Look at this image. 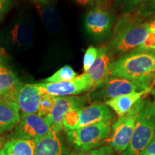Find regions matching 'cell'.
Wrapping results in <instances>:
<instances>
[{"mask_svg":"<svg viewBox=\"0 0 155 155\" xmlns=\"http://www.w3.org/2000/svg\"><path fill=\"white\" fill-rule=\"evenodd\" d=\"M110 75L134 81L144 88H150L149 83L155 76V51L134 50L122 56L112 62Z\"/></svg>","mask_w":155,"mask_h":155,"instance_id":"6da1fadb","label":"cell"},{"mask_svg":"<svg viewBox=\"0 0 155 155\" xmlns=\"http://www.w3.org/2000/svg\"><path fill=\"white\" fill-rule=\"evenodd\" d=\"M149 32L148 22H137L127 14L114 28L110 49L119 54L137 50L146 40Z\"/></svg>","mask_w":155,"mask_h":155,"instance_id":"7a4b0ae2","label":"cell"},{"mask_svg":"<svg viewBox=\"0 0 155 155\" xmlns=\"http://www.w3.org/2000/svg\"><path fill=\"white\" fill-rule=\"evenodd\" d=\"M111 121H102L66 131L68 141L75 150L86 152L100 146L111 132Z\"/></svg>","mask_w":155,"mask_h":155,"instance_id":"3957f363","label":"cell"},{"mask_svg":"<svg viewBox=\"0 0 155 155\" xmlns=\"http://www.w3.org/2000/svg\"><path fill=\"white\" fill-rule=\"evenodd\" d=\"M155 139V113L150 102H147L139 113L130 144L122 155H141Z\"/></svg>","mask_w":155,"mask_h":155,"instance_id":"277c9868","label":"cell"},{"mask_svg":"<svg viewBox=\"0 0 155 155\" xmlns=\"http://www.w3.org/2000/svg\"><path fill=\"white\" fill-rule=\"evenodd\" d=\"M146 103L144 98H141L129 113L112 126L111 137L106 141L110 143V147L116 152L123 153L129 147L137 118Z\"/></svg>","mask_w":155,"mask_h":155,"instance_id":"5b68a950","label":"cell"},{"mask_svg":"<svg viewBox=\"0 0 155 155\" xmlns=\"http://www.w3.org/2000/svg\"><path fill=\"white\" fill-rule=\"evenodd\" d=\"M112 119L111 108L105 104H94L69 112L64 118L63 128L67 131Z\"/></svg>","mask_w":155,"mask_h":155,"instance_id":"8992f818","label":"cell"},{"mask_svg":"<svg viewBox=\"0 0 155 155\" xmlns=\"http://www.w3.org/2000/svg\"><path fill=\"white\" fill-rule=\"evenodd\" d=\"M35 86L41 94H49L55 97H65L83 94L94 90L86 73L78 75L71 81L58 83H39Z\"/></svg>","mask_w":155,"mask_h":155,"instance_id":"52a82bcc","label":"cell"},{"mask_svg":"<svg viewBox=\"0 0 155 155\" xmlns=\"http://www.w3.org/2000/svg\"><path fill=\"white\" fill-rule=\"evenodd\" d=\"M88 101V96L56 97L53 107L49 115L46 117L53 131L58 134L63 130L65 116L73 110L84 107Z\"/></svg>","mask_w":155,"mask_h":155,"instance_id":"ba28073f","label":"cell"},{"mask_svg":"<svg viewBox=\"0 0 155 155\" xmlns=\"http://www.w3.org/2000/svg\"><path fill=\"white\" fill-rule=\"evenodd\" d=\"M53 131L46 117L38 114H31L21 117L20 121L15 128V138L31 139H40Z\"/></svg>","mask_w":155,"mask_h":155,"instance_id":"9c48e42d","label":"cell"},{"mask_svg":"<svg viewBox=\"0 0 155 155\" xmlns=\"http://www.w3.org/2000/svg\"><path fill=\"white\" fill-rule=\"evenodd\" d=\"M101 86V88L94 96L96 98L104 100L105 102L116 97L136 92L137 90L142 91L147 89L134 81L114 77L108 79Z\"/></svg>","mask_w":155,"mask_h":155,"instance_id":"30bf717a","label":"cell"},{"mask_svg":"<svg viewBox=\"0 0 155 155\" xmlns=\"http://www.w3.org/2000/svg\"><path fill=\"white\" fill-rule=\"evenodd\" d=\"M5 38L12 46L19 48H28L34 40V25L28 19L17 21L7 31Z\"/></svg>","mask_w":155,"mask_h":155,"instance_id":"8fae6325","label":"cell"},{"mask_svg":"<svg viewBox=\"0 0 155 155\" xmlns=\"http://www.w3.org/2000/svg\"><path fill=\"white\" fill-rule=\"evenodd\" d=\"M111 57L106 46L98 48V56L96 61L87 72L94 89L102 86L110 76Z\"/></svg>","mask_w":155,"mask_h":155,"instance_id":"7c38bea8","label":"cell"},{"mask_svg":"<svg viewBox=\"0 0 155 155\" xmlns=\"http://www.w3.org/2000/svg\"><path fill=\"white\" fill-rule=\"evenodd\" d=\"M42 94L35 84L22 85L17 93L15 102L18 106L20 117L38 113Z\"/></svg>","mask_w":155,"mask_h":155,"instance_id":"4fadbf2b","label":"cell"},{"mask_svg":"<svg viewBox=\"0 0 155 155\" xmlns=\"http://www.w3.org/2000/svg\"><path fill=\"white\" fill-rule=\"evenodd\" d=\"M112 16L106 9L96 7L87 13L85 25L88 32L93 35H103L109 30Z\"/></svg>","mask_w":155,"mask_h":155,"instance_id":"5bb4252c","label":"cell"},{"mask_svg":"<svg viewBox=\"0 0 155 155\" xmlns=\"http://www.w3.org/2000/svg\"><path fill=\"white\" fill-rule=\"evenodd\" d=\"M21 117L17 103L0 98V134L15 129Z\"/></svg>","mask_w":155,"mask_h":155,"instance_id":"9a60e30c","label":"cell"},{"mask_svg":"<svg viewBox=\"0 0 155 155\" xmlns=\"http://www.w3.org/2000/svg\"><path fill=\"white\" fill-rule=\"evenodd\" d=\"M151 89L152 88H149L145 90L140 91L133 92L131 94L116 97V98L106 101L105 104L113 109L117 114L119 119H121L127 113H129L137 101H139L141 98H143L144 96L150 91Z\"/></svg>","mask_w":155,"mask_h":155,"instance_id":"2e32d148","label":"cell"},{"mask_svg":"<svg viewBox=\"0 0 155 155\" xmlns=\"http://www.w3.org/2000/svg\"><path fill=\"white\" fill-rule=\"evenodd\" d=\"M34 141V155H63L61 142L55 131Z\"/></svg>","mask_w":155,"mask_h":155,"instance_id":"e0dca14e","label":"cell"},{"mask_svg":"<svg viewBox=\"0 0 155 155\" xmlns=\"http://www.w3.org/2000/svg\"><path fill=\"white\" fill-rule=\"evenodd\" d=\"M40 15L45 28L50 33H56L61 27V18L51 0H42L40 3Z\"/></svg>","mask_w":155,"mask_h":155,"instance_id":"ac0fdd59","label":"cell"},{"mask_svg":"<svg viewBox=\"0 0 155 155\" xmlns=\"http://www.w3.org/2000/svg\"><path fill=\"white\" fill-rule=\"evenodd\" d=\"M35 141L12 138L4 145L0 155H34Z\"/></svg>","mask_w":155,"mask_h":155,"instance_id":"d6986e66","label":"cell"},{"mask_svg":"<svg viewBox=\"0 0 155 155\" xmlns=\"http://www.w3.org/2000/svg\"><path fill=\"white\" fill-rule=\"evenodd\" d=\"M22 83L11 70L0 74V98L15 101L17 93Z\"/></svg>","mask_w":155,"mask_h":155,"instance_id":"ffe728a7","label":"cell"},{"mask_svg":"<svg viewBox=\"0 0 155 155\" xmlns=\"http://www.w3.org/2000/svg\"><path fill=\"white\" fill-rule=\"evenodd\" d=\"M77 73L70 65H64L61 68L52 75L51 76L44 79L42 82L45 83H58L63 81H71L77 77Z\"/></svg>","mask_w":155,"mask_h":155,"instance_id":"44dd1931","label":"cell"},{"mask_svg":"<svg viewBox=\"0 0 155 155\" xmlns=\"http://www.w3.org/2000/svg\"><path fill=\"white\" fill-rule=\"evenodd\" d=\"M55 99V96L49 94H42L40 102H39L37 114H38L41 117H47L53 107Z\"/></svg>","mask_w":155,"mask_h":155,"instance_id":"7402d4cb","label":"cell"},{"mask_svg":"<svg viewBox=\"0 0 155 155\" xmlns=\"http://www.w3.org/2000/svg\"><path fill=\"white\" fill-rule=\"evenodd\" d=\"M98 56V48L94 46H90L87 48L86 53L83 56V68L84 73L87 72L96 61Z\"/></svg>","mask_w":155,"mask_h":155,"instance_id":"603a6c76","label":"cell"},{"mask_svg":"<svg viewBox=\"0 0 155 155\" xmlns=\"http://www.w3.org/2000/svg\"><path fill=\"white\" fill-rule=\"evenodd\" d=\"M147 0H120L121 9L126 13H129L139 9L146 3Z\"/></svg>","mask_w":155,"mask_h":155,"instance_id":"cb8c5ba5","label":"cell"},{"mask_svg":"<svg viewBox=\"0 0 155 155\" xmlns=\"http://www.w3.org/2000/svg\"><path fill=\"white\" fill-rule=\"evenodd\" d=\"M68 155H115L114 150L110 146L101 147L99 148L93 149L86 152H80L78 153H71Z\"/></svg>","mask_w":155,"mask_h":155,"instance_id":"d4e9b609","label":"cell"},{"mask_svg":"<svg viewBox=\"0 0 155 155\" xmlns=\"http://www.w3.org/2000/svg\"><path fill=\"white\" fill-rule=\"evenodd\" d=\"M136 12L144 19L154 15L155 13V0H147L146 3Z\"/></svg>","mask_w":155,"mask_h":155,"instance_id":"484cf974","label":"cell"},{"mask_svg":"<svg viewBox=\"0 0 155 155\" xmlns=\"http://www.w3.org/2000/svg\"><path fill=\"white\" fill-rule=\"evenodd\" d=\"M13 5V0H0V22Z\"/></svg>","mask_w":155,"mask_h":155,"instance_id":"4316f807","label":"cell"},{"mask_svg":"<svg viewBox=\"0 0 155 155\" xmlns=\"http://www.w3.org/2000/svg\"><path fill=\"white\" fill-rule=\"evenodd\" d=\"M141 155H155V139L146 147Z\"/></svg>","mask_w":155,"mask_h":155,"instance_id":"83f0119b","label":"cell"},{"mask_svg":"<svg viewBox=\"0 0 155 155\" xmlns=\"http://www.w3.org/2000/svg\"><path fill=\"white\" fill-rule=\"evenodd\" d=\"M99 0H75V2L80 5H83V6H88V5H94V4Z\"/></svg>","mask_w":155,"mask_h":155,"instance_id":"f1b7e54d","label":"cell"},{"mask_svg":"<svg viewBox=\"0 0 155 155\" xmlns=\"http://www.w3.org/2000/svg\"><path fill=\"white\" fill-rule=\"evenodd\" d=\"M148 27L149 31L153 32L155 35V15L148 22Z\"/></svg>","mask_w":155,"mask_h":155,"instance_id":"f546056e","label":"cell"},{"mask_svg":"<svg viewBox=\"0 0 155 155\" xmlns=\"http://www.w3.org/2000/svg\"><path fill=\"white\" fill-rule=\"evenodd\" d=\"M10 69H9L8 68H7L5 65H3V63L2 62H0V74L2 73H5L8 72Z\"/></svg>","mask_w":155,"mask_h":155,"instance_id":"4dcf8cb0","label":"cell"},{"mask_svg":"<svg viewBox=\"0 0 155 155\" xmlns=\"http://www.w3.org/2000/svg\"><path fill=\"white\" fill-rule=\"evenodd\" d=\"M5 143H6L5 139L4 138V137H2V136L0 135V151H1L2 149V147L4 145H5Z\"/></svg>","mask_w":155,"mask_h":155,"instance_id":"1f68e13d","label":"cell"},{"mask_svg":"<svg viewBox=\"0 0 155 155\" xmlns=\"http://www.w3.org/2000/svg\"><path fill=\"white\" fill-rule=\"evenodd\" d=\"M152 95L154 97V101L153 103H150V105H151V107H152V108L153 111L155 113V89H154V90L152 91Z\"/></svg>","mask_w":155,"mask_h":155,"instance_id":"d6a6232c","label":"cell"},{"mask_svg":"<svg viewBox=\"0 0 155 155\" xmlns=\"http://www.w3.org/2000/svg\"><path fill=\"white\" fill-rule=\"evenodd\" d=\"M2 57L3 55H2V50L0 49V62H2Z\"/></svg>","mask_w":155,"mask_h":155,"instance_id":"836d02e7","label":"cell"},{"mask_svg":"<svg viewBox=\"0 0 155 155\" xmlns=\"http://www.w3.org/2000/svg\"><path fill=\"white\" fill-rule=\"evenodd\" d=\"M34 2H35L36 3H38V4H39V3H40L42 1V0H33Z\"/></svg>","mask_w":155,"mask_h":155,"instance_id":"e575fe53","label":"cell"}]
</instances>
